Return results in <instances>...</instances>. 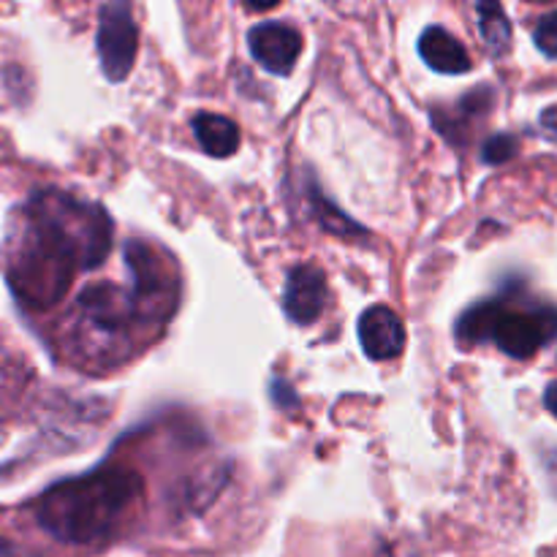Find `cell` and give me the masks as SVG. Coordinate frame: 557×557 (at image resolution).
<instances>
[{"instance_id":"1","label":"cell","mask_w":557,"mask_h":557,"mask_svg":"<svg viewBox=\"0 0 557 557\" xmlns=\"http://www.w3.org/2000/svg\"><path fill=\"white\" fill-rule=\"evenodd\" d=\"M109 250L112 218L103 207L38 190L11 223L5 275L25 308L49 310L65 297L76 272L98 270Z\"/></svg>"},{"instance_id":"2","label":"cell","mask_w":557,"mask_h":557,"mask_svg":"<svg viewBox=\"0 0 557 557\" xmlns=\"http://www.w3.org/2000/svg\"><path fill=\"white\" fill-rule=\"evenodd\" d=\"M141 495L145 482L139 473L123 466H101L49 487L38 498L36 520L63 544H107L134 515Z\"/></svg>"},{"instance_id":"3","label":"cell","mask_w":557,"mask_h":557,"mask_svg":"<svg viewBox=\"0 0 557 557\" xmlns=\"http://www.w3.org/2000/svg\"><path fill=\"white\" fill-rule=\"evenodd\" d=\"M555 335L557 310L517 308L504 297L476 302L457 321V341L462 343V348L495 343L500 351L515 359H531Z\"/></svg>"},{"instance_id":"4","label":"cell","mask_w":557,"mask_h":557,"mask_svg":"<svg viewBox=\"0 0 557 557\" xmlns=\"http://www.w3.org/2000/svg\"><path fill=\"white\" fill-rule=\"evenodd\" d=\"M98 58L109 82H123L134 69L139 52V27H136L131 0H112L101 9L98 20Z\"/></svg>"},{"instance_id":"5","label":"cell","mask_w":557,"mask_h":557,"mask_svg":"<svg viewBox=\"0 0 557 557\" xmlns=\"http://www.w3.org/2000/svg\"><path fill=\"white\" fill-rule=\"evenodd\" d=\"M74 319L79 330L96 332L101 337H117L145 315L136 305L134 292L128 294L114 283H92L76 299Z\"/></svg>"},{"instance_id":"6","label":"cell","mask_w":557,"mask_h":557,"mask_svg":"<svg viewBox=\"0 0 557 557\" xmlns=\"http://www.w3.org/2000/svg\"><path fill=\"white\" fill-rule=\"evenodd\" d=\"M125 264L134 275V297L145 321L166 319L174 310L172 281H169L166 270L156 259L150 245L139 243V239L125 245Z\"/></svg>"},{"instance_id":"7","label":"cell","mask_w":557,"mask_h":557,"mask_svg":"<svg viewBox=\"0 0 557 557\" xmlns=\"http://www.w3.org/2000/svg\"><path fill=\"white\" fill-rule=\"evenodd\" d=\"M248 47L261 69L286 76L292 74L299 52H302V36L283 22H261V25L250 27Z\"/></svg>"},{"instance_id":"8","label":"cell","mask_w":557,"mask_h":557,"mask_svg":"<svg viewBox=\"0 0 557 557\" xmlns=\"http://www.w3.org/2000/svg\"><path fill=\"white\" fill-rule=\"evenodd\" d=\"M326 302V277L319 267L299 264L288 272L283 288V308L294 324H313Z\"/></svg>"},{"instance_id":"9","label":"cell","mask_w":557,"mask_h":557,"mask_svg":"<svg viewBox=\"0 0 557 557\" xmlns=\"http://www.w3.org/2000/svg\"><path fill=\"white\" fill-rule=\"evenodd\" d=\"M359 343L370 359L386 362V359L400 357L406 348V326L395 310L386 305H373L359 319Z\"/></svg>"},{"instance_id":"10","label":"cell","mask_w":557,"mask_h":557,"mask_svg":"<svg viewBox=\"0 0 557 557\" xmlns=\"http://www.w3.org/2000/svg\"><path fill=\"white\" fill-rule=\"evenodd\" d=\"M419 54L424 63L438 74H466L471 71V54L457 41L449 30L433 25L422 33L419 38Z\"/></svg>"},{"instance_id":"11","label":"cell","mask_w":557,"mask_h":557,"mask_svg":"<svg viewBox=\"0 0 557 557\" xmlns=\"http://www.w3.org/2000/svg\"><path fill=\"white\" fill-rule=\"evenodd\" d=\"M194 136L201 145L207 156L228 158L237 152L239 147V128L234 120L223 117V114L201 112L194 117Z\"/></svg>"},{"instance_id":"12","label":"cell","mask_w":557,"mask_h":557,"mask_svg":"<svg viewBox=\"0 0 557 557\" xmlns=\"http://www.w3.org/2000/svg\"><path fill=\"white\" fill-rule=\"evenodd\" d=\"M479 27H482V38L493 54H506L511 47V22L506 16L500 0H479L476 3Z\"/></svg>"},{"instance_id":"13","label":"cell","mask_w":557,"mask_h":557,"mask_svg":"<svg viewBox=\"0 0 557 557\" xmlns=\"http://www.w3.org/2000/svg\"><path fill=\"white\" fill-rule=\"evenodd\" d=\"M310 205H313V212H315V218H319V223L330 234H337V237H341V239L370 237V234L364 232V228L359 226L357 221H351V218H348L346 212L337 210V207L332 205V201L326 199V196H321L319 190H313V194H310Z\"/></svg>"},{"instance_id":"14","label":"cell","mask_w":557,"mask_h":557,"mask_svg":"<svg viewBox=\"0 0 557 557\" xmlns=\"http://www.w3.org/2000/svg\"><path fill=\"white\" fill-rule=\"evenodd\" d=\"M517 152V139L509 134H498V136H490L487 141H484V161L493 163V166H498V163H506L509 158H515Z\"/></svg>"},{"instance_id":"15","label":"cell","mask_w":557,"mask_h":557,"mask_svg":"<svg viewBox=\"0 0 557 557\" xmlns=\"http://www.w3.org/2000/svg\"><path fill=\"white\" fill-rule=\"evenodd\" d=\"M533 38H536V47L542 49L547 58L557 60V11L542 16V22H539L536 30H533Z\"/></svg>"},{"instance_id":"16","label":"cell","mask_w":557,"mask_h":557,"mask_svg":"<svg viewBox=\"0 0 557 557\" xmlns=\"http://www.w3.org/2000/svg\"><path fill=\"white\" fill-rule=\"evenodd\" d=\"M542 128L549 139L557 141V107H549L547 112H542Z\"/></svg>"},{"instance_id":"17","label":"cell","mask_w":557,"mask_h":557,"mask_svg":"<svg viewBox=\"0 0 557 557\" xmlns=\"http://www.w3.org/2000/svg\"><path fill=\"white\" fill-rule=\"evenodd\" d=\"M544 406H547V411L557 419V381H553V384L547 386V392H544Z\"/></svg>"},{"instance_id":"18","label":"cell","mask_w":557,"mask_h":557,"mask_svg":"<svg viewBox=\"0 0 557 557\" xmlns=\"http://www.w3.org/2000/svg\"><path fill=\"white\" fill-rule=\"evenodd\" d=\"M243 3L253 11H270V9H275L281 0H243Z\"/></svg>"},{"instance_id":"19","label":"cell","mask_w":557,"mask_h":557,"mask_svg":"<svg viewBox=\"0 0 557 557\" xmlns=\"http://www.w3.org/2000/svg\"><path fill=\"white\" fill-rule=\"evenodd\" d=\"M531 3H553V0H531Z\"/></svg>"},{"instance_id":"20","label":"cell","mask_w":557,"mask_h":557,"mask_svg":"<svg viewBox=\"0 0 557 557\" xmlns=\"http://www.w3.org/2000/svg\"><path fill=\"white\" fill-rule=\"evenodd\" d=\"M3 549H5V547H3V542H0V553H3Z\"/></svg>"}]
</instances>
